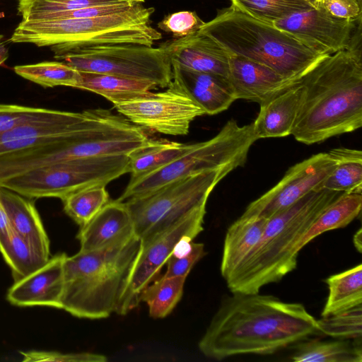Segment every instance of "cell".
I'll list each match as a JSON object with an SVG mask.
<instances>
[{
  "label": "cell",
  "instance_id": "13",
  "mask_svg": "<svg viewBox=\"0 0 362 362\" xmlns=\"http://www.w3.org/2000/svg\"><path fill=\"white\" fill-rule=\"evenodd\" d=\"M334 166L335 160L328 152L295 164L276 185L252 202L240 217L268 219L286 210L308 194L322 189Z\"/></svg>",
  "mask_w": 362,
  "mask_h": 362
},
{
  "label": "cell",
  "instance_id": "21",
  "mask_svg": "<svg viewBox=\"0 0 362 362\" xmlns=\"http://www.w3.org/2000/svg\"><path fill=\"white\" fill-rule=\"evenodd\" d=\"M303 93L301 81L272 99L260 104L252 123L257 139L283 137L291 134Z\"/></svg>",
  "mask_w": 362,
  "mask_h": 362
},
{
  "label": "cell",
  "instance_id": "8",
  "mask_svg": "<svg viewBox=\"0 0 362 362\" xmlns=\"http://www.w3.org/2000/svg\"><path fill=\"white\" fill-rule=\"evenodd\" d=\"M237 167L230 165L199 173L125 201L135 235L145 245L194 209L206 205L217 184Z\"/></svg>",
  "mask_w": 362,
  "mask_h": 362
},
{
  "label": "cell",
  "instance_id": "45",
  "mask_svg": "<svg viewBox=\"0 0 362 362\" xmlns=\"http://www.w3.org/2000/svg\"><path fill=\"white\" fill-rule=\"evenodd\" d=\"M353 242L356 250L361 252L362 249V230L359 228L358 230L355 233L353 238Z\"/></svg>",
  "mask_w": 362,
  "mask_h": 362
},
{
  "label": "cell",
  "instance_id": "31",
  "mask_svg": "<svg viewBox=\"0 0 362 362\" xmlns=\"http://www.w3.org/2000/svg\"><path fill=\"white\" fill-rule=\"evenodd\" d=\"M186 278L160 277L140 293L139 300L146 303L149 315L156 319L168 316L180 300Z\"/></svg>",
  "mask_w": 362,
  "mask_h": 362
},
{
  "label": "cell",
  "instance_id": "38",
  "mask_svg": "<svg viewBox=\"0 0 362 362\" xmlns=\"http://www.w3.org/2000/svg\"><path fill=\"white\" fill-rule=\"evenodd\" d=\"M136 4H138V2L125 1L117 4L90 6L71 11L45 14L40 16L35 20L95 18L127 11L134 6Z\"/></svg>",
  "mask_w": 362,
  "mask_h": 362
},
{
  "label": "cell",
  "instance_id": "34",
  "mask_svg": "<svg viewBox=\"0 0 362 362\" xmlns=\"http://www.w3.org/2000/svg\"><path fill=\"white\" fill-rule=\"evenodd\" d=\"M231 6L258 20L273 25L293 13L313 6L304 0H230Z\"/></svg>",
  "mask_w": 362,
  "mask_h": 362
},
{
  "label": "cell",
  "instance_id": "14",
  "mask_svg": "<svg viewBox=\"0 0 362 362\" xmlns=\"http://www.w3.org/2000/svg\"><path fill=\"white\" fill-rule=\"evenodd\" d=\"M358 19L331 15L320 4L317 8L293 13L273 25L295 37L322 55L346 49Z\"/></svg>",
  "mask_w": 362,
  "mask_h": 362
},
{
  "label": "cell",
  "instance_id": "18",
  "mask_svg": "<svg viewBox=\"0 0 362 362\" xmlns=\"http://www.w3.org/2000/svg\"><path fill=\"white\" fill-rule=\"evenodd\" d=\"M171 66L170 83L191 99L205 115L220 113L237 100L228 78L193 71L179 65Z\"/></svg>",
  "mask_w": 362,
  "mask_h": 362
},
{
  "label": "cell",
  "instance_id": "19",
  "mask_svg": "<svg viewBox=\"0 0 362 362\" xmlns=\"http://www.w3.org/2000/svg\"><path fill=\"white\" fill-rule=\"evenodd\" d=\"M160 47L168 55L171 65L228 78L230 54L214 40L199 32L165 42Z\"/></svg>",
  "mask_w": 362,
  "mask_h": 362
},
{
  "label": "cell",
  "instance_id": "26",
  "mask_svg": "<svg viewBox=\"0 0 362 362\" xmlns=\"http://www.w3.org/2000/svg\"><path fill=\"white\" fill-rule=\"evenodd\" d=\"M194 144H182L165 139H151L145 146L128 156V173L131 179L156 170L190 150Z\"/></svg>",
  "mask_w": 362,
  "mask_h": 362
},
{
  "label": "cell",
  "instance_id": "1",
  "mask_svg": "<svg viewBox=\"0 0 362 362\" xmlns=\"http://www.w3.org/2000/svg\"><path fill=\"white\" fill-rule=\"evenodd\" d=\"M223 299L199 341L206 357L272 354L320 334L315 319L299 303L271 295L232 293Z\"/></svg>",
  "mask_w": 362,
  "mask_h": 362
},
{
  "label": "cell",
  "instance_id": "6",
  "mask_svg": "<svg viewBox=\"0 0 362 362\" xmlns=\"http://www.w3.org/2000/svg\"><path fill=\"white\" fill-rule=\"evenodd\" d=\"M153 8L141 3L111 15L86 18L22 20L11 41L50 47L54 56L95 45L139 44L152 46L162 35L150 24Z\"/></svg>",
  "mask_w": 362,
  "mask_h": 362
},
{
  "label": "cell",
  "instance_id": "44",
  "mask_svg": "<svg viewBox=\"0 0 362 362\" xmlns=\"http://www.w3.org/2000/svg\"><path fill=\"white\" fill-rule=\"evenodd\" d=\"M8 57V50L4 41V36L0 35V65Z\"/></svg>",
  "mask_w": 362,
  "mask_h": 362
},
{
  "label": "cell",
  "instance_id": "24",
  "mask_svg": "<svg viewBox=\"0 0 362 362\" xmlns=\"http://www.w3.org/2000/svg\"><path fill=\"white\" fill-rule=\"evenodd\" d=\"M77 88L100 95L114 105L149 95L158 86L153 83L111 74L80 71Z\"/></svg>",
  "mask_w": 362,
  "mask_h": 362
},
{
  "label": "cell",
  "instance_id": "22",
  "mask_svg": "<svg viewBox=\"0 0 362 362\" xmlns=\"http://www.w3.org/2000/svg\"><path fill=\"white\" fill-rule=\"evenodd\" d=\"M0 199L12 230L49 257V240L31 199L0 186Z\"/></svg>",
  "mask_w": 362,
  "mask_h": 362
},
{
  "label": "cell",
  "instance_id": "2",
  "mask_svg": "<svg viewBox=\"0 0 362 362\" xmlns=\"http://www.w3.org/2000/svg\"><path fill=\"white\" fill-rule=\"evenodd\" d=\"M302 99L291 135L320 143L362 126V55L339 51L318 62L301 79Z\"/></svg>",
  "mask_w": 362,
  "mask_h": 362
},
{
  "label": "cell",
  "instance_id": "36",
  "mask_svg": "<svg viewBox=\"0 0 362 362\" xmlns=\"http://www.w3.org/2000/svg\"><path fill=\"white\" fill-rule=\"evenodd\" d=\"M127 0H20L18 14L24 21L35 20L41 16L71 11L90 6L112 4Z\"/></svg>",
  "mask_w": 362,
  "mask_h": 362
},
{
  "label": "cell",
  "instance_id": "40",
  "mask_svg": "<svg viewBox=\"0 0 362 362\" xmlns=\"http://www.w3.org/2000/svg\"><path fill=\"white\" fill-rule=\"evenodd\" d=\"M23 356V361H70V362H104L105 356L95 353L62 354L57 351H20Z\"/></svg>",
  "mask_w": 362,
  "mask_h": 362
},
{
  "label": "cell",
  "instance_id": "20",
  "mask_svg": "<svg viewBox=\"0 0 362 362\" xmlns=\"http://www.w3.org/2000/svg\"><path fill=\"white\" fill-rule=\"evenodd\" d=\"M135 235L133 221L124 202L109 201L86 225L77 238L80 251H93L126 243Z\"/></svg>",
  "mask_w": 362,
  "mask_h": 362
},
{
  "label": "cell",
  "instance_id": "39",
  "mask_svg": "<svg viewBox=\"0 0 362 362\" xmlns=\"http://www.w3.org/2000/svg\"><path fill=\"white\" fill-rule=\"evenodd\" d=\"M204 23L195 12L182 11L168 15L158 23V27L180 38L197 33Z\"/></svg>",
  "mask_w": 362,
  "mask_h": 362
},
{
  "label": "cell",
  "instance_id": "28",
  "mask_svg": "<svg viewBox=\"0 0 362 362\" xmlns=\"http://www.w3.org/2000/svg\"><path fill=\"white\" fill-rule=\"evenodd\" d=\"M361 194L343 193L329 204L310 226L299 244V250L322 233L346 227L361 214Z\"/></svg>",
  "mask_w": 362,
  "mask_h": 362
},
{
  "label": "cell",
  "instance_id": "35",
  "mask_svg": "<svg viewBox=\"0 0 362 362\" xmlns=\"http://www.w3.org/2000/svg\"><path fill=\"white\" fill-rule=\"evenodd\" d=\"M320 334L341 339L362 337V305L317 320Z\"/></svg>",
  "mask_w": 362,
  "mask_h": 362
},
{
  "label": "cell",
  "instance_id": "33",
  "mask_svg": "<svg viewBox=\"0 0 362 362\" xmlns=\"http://www.w3.org/2000/svg\"><path fill=\"white\" fill-rule=\"evenodd\" d=\"M106 186L87 187L62 199L65 213L80 227L88 223L110 201Z\"/></svg>",
  "mask_w": 362,
  "mask_h": 362
},
{
  "label": "cell",
  "instance_id": "23",
  "mask_svg": "<svg viewBox=\"0 0 362 362\" xmlns=\"http://www.w3.org/2000/svg\"><path fill=\"white\" fill-rule=\"evenodd\" d=\"M267 219L241 218L228 228L221 262V274L226 280L259 242Z\"/></svg>",
  "mask_w": 362,
  "mask_h": 362
},
{
  "label": "cell",
  "instance_id": "37",
  "mask_svg": "<svg viewBox=\"0 0 362 362\" xmlns=\"http://www.w3.org/2000/svg\"><path fill=\"white\" fill-rule=\"evenodd\" d=\"M62 110L0 104V134L21 123L59 116Z\"/></svg>",
  "mask_w": 362,
  "mask_h": 362
},
{
  "label": "cell",
  "instance_id": "41",
  "mask_svg": "<svg viewBox=\"0 0 362 362\" xmlns=\"http://www.w3.org/2000/svg\"><path fill=\"white\" fill-rule=\"evenodd\" d=\"M205 255L204 244L192 242L191 250L186 255L176 257L171 255L169 257L165 263L166 272L161 277L182 276L187 278L194 264Z\"/></svg>",
  "mask_w": 362,
  "mask_h": 362
},
{
  "label": "cell",
  "instance_id": "11",
  "mask_svg": "<svg viewBox=\"0 0 362 362\" xmlns=\"http://www.w3.org/2000/svg\"><path fill=\"white\" fill-rule=\"evenodd\" d=\"M205 214L206 206L199 207L142 245L116 313L126 315L139 305L141 292L156 280L178 242L183 238L194 240L204 230Z\"/></svg>",
  "mask_w": 362,
  "mask_h": 362
},
{
  "label": "cell",
  "instance_id": "29",
  "mask_svg": "<svg viewBox=\"0 0 362 362\" xmlns=\"http://www.w3.org/2000/svg\"><path fill=\"white\" fill-rule=\"evenodd\" d=\"M335 166L321 185L322 189L341 192H362V152L345 147L330 150Z\"/></svg>",
  "mask_w": 362,
  "mask_h": 362
},
{
  "label": "cell",
  "instance_id": "4",
  "mask_svg": "<svg viewBox=\"0 0 362 362\" xmlns=\"http://www.w3.org/2000/svg\"><path fill=\"white\" fill-rule=\"evenodd\" d=\"M141 248L135 235L120 245L66 256L62 309L90 320L116 313Z\"/></svg>",
  "mask_w": 362,
  "mask_h": 362
},
{
  "label": "cell",
  "instance_id": "42",
  "mask_svg": "<svg viewBox=\"0 0 362 362\" xmlns=\"http://www.w3.org/2000/svg\"><path fill=\"white\" fill-rule=\"evenodd\" d=\"M320 3L335 17L354 20L361 17V2L358 0H321Z\"/></svg>",
  "mask_w": 362,
  "mask_h": 362
},
{
  "label": "cell",
  "instance_id": "3",
  "mask_svg": "<svg viewBox=\"0 0 362 362\" xmlns=\"http://www.w3.org/2000/svg\"><path fill=\"white\" fill-rule=\"evenodd\" d=\"M341 192L313 191L286 210L267 219L255 247L226 280L232 293H256L279 281L296 269L299 244L322 211Z\"/></svg>",
  "mask_w": 362,
  "mask_h": 362
},
{
  "label": "cell",
  "instance_id": "15",
  "mask_svg": "<svg viewBox=\"0 0 362 362\" xmlns=\"http://www.w3.org/2000/svg\"><path fill=\"white\" fill-rule=\"evenodd\" d=\"M103 109L62 111L55 117L28 121L0 134V156L64 137L94 121Z\"/></svg>",
  "mask_w": 362,
  "mask_h": 362
},
{
  "label": "cell",
  "instance_id": "47",
  "mask_svg": "<svg viewBox=\"0 0 362 362\" xmlns=\"http://www.w3.org/2000/svg\"><path fill=\"white\" fill-rule=\"evenodd\" d=\"M127 1L142 3V2H144L145 0H127Z\"/></svg>",
  "mask_w": 362,
  "mask_h": 362
},
{
  "label": "cell",
  "instance_id": "43",
  "mask_svg": "<svg viewBox=\"0 0 362 362\" xmlns=\"http://www.w3.org/2000/svg\"><path fill=\"white\" fill-rule=\"evenodd\" d=\"M12 231L8 214L0 199V242L6 239Z\"/></svg>",
  "mask_w": 362,
  "mask_h": 362
},
{
  "label": "cell",
  "instance_id": "30",
  "mask_svg": "<svg viewBox=\"0 0 362 362\" xmlns=\"http://www.w3.org/2000/svg\"><path fill=\"white\" fill-rule=\"evenodd\" d=\"M0 252L11 269L15 281L40 269L49 259L13 230L6 239L0 242Z\"/></svg>",
  "mask_w": 362,
  "mask_h": 362
},
{
  "label": "cell",
  "instance_id": "5",
  "mask_svg": "<svg viewBox=\"0 0 362 362\" xmlns=\"http://www.w3.org/2000/svg\"><path fill=\"white\" fill-rule=\"evenodd\" d=\"M228 53L264 64L287 78H303L327 55L274 25L258 21L230 6L218 11L198 31Z\"/></svg>",
  "mask_w": 362,
  "mask_h": 362
},
{
  "label": "cell",
  "instance_id": "48",
  "mask_svg": "<svg viewBox=\"0 0 362 362\" xmlns=\"http://www.w3.org/2000/svg\"><path fill=\"white\" fill-rule=\"evenodd\" d=\"M18 1H20V0H18Z\"/></svg>",
  "mask_w": 362,
  "mask_h": 362
},
{
  "label": "cell",
  "instance_id": "12",
  "mask_svg": "<svg viewBox=\"0 0 362 362\" xmlns=\"http://www.w3.org/2000/svg\"><path fill=\"white\" fill-rule=\"evenodd\" d=\"M164 91L115 107L134 124L159 134H187L192 122L204 114L191 99L171 83Z\"/></svg>",
  "mask_w": 362,
  "mask_h": 362
},
{
  "label": "cell",
  "instance_id": "9",
  "mask_svg": "<svg viewBox=\"0 0 362 362\" xmlns=\"http://www.w3.org/2000/svg\"><path fill=\"white\" fill-rule=\"evenodd\" d=\"M128 173V156H101L69 160L38 168L0 183L30 199H61L78 190L106 186Z\"/></svg>",
  "mask_w": 362,
  "mask_h": 362
},
{
  "label": "cell",
  "instance_id": "10",
  "mask_svg": "<svg viewBox=\"0 0 362 362\" xmlns=\"http://www.w3.org/2000/svg\"><path fill=\"white\" fill-rule=\"evenodd\" d=\"M79 71L106 74L143 80L167 88L172 66L159 47L139 44H112L78 48L54 56Z\"/></svg>",
  "mask_w": 362,
  "mask_h": 362
},
{
  "label": "cell",
  "instance_id": "7",
  "mask_svg": "<svg viewBox=\"0 0 362 362\" xmlns=\"http://www.w3.org/2000/svg\"><path fill=\"white\" fill-rule=\"evenodd\" d=\"M252 124L241 126L228 120L213 138L199 143L163 167L130 180L119 201L140 197L162 186L199 173L233 165L243 167L257 141Z\"/></svg>",
  "mask_w": 362,
  "mask_h": 362
},
{
  "label": "cell",
  "instance_id": "16",
  "mask_svg": "<svg viewBox=\"0 0 362 362\" xmlns=\"http://www.w3.org/2000/svg\"><path fill=\"white\" fill-rule=\"evenodd\" d=\"M228 78L238 99L262 104L300 82L247 58L230 54Z\"/></svg>",
  "mask_w": 362,
  "mask_h": 362
},
{
  "label": "cell",
  "instance_id": "17",
  "mask_svg": "<svg viewBox=\"0 0 362 362\" xmlns=\"http://www.w3.org/2000/svg\"><path fill=\"white\" fill-rule=\"evenodd\" d=\"M67 255L59 253L40 269L16 281L6 298L19 307L47 306L62 309L64 262Z\"/></svg>",
  "mask_w": 362,
  "mask_h": 362
},
{
  "label": "cell",
  "instance_id": "32",
  "mask_svg": "<svg viewBox=\"0 0 362 362\" xmlns=\"http://www.w3.org/2000/svg\"><path fill=\"white\" fill-rule=\"evenodd\" d=\"M13 69L20 76L44 88L64 86L77 88L81 80L80 71L63 62L18 65Z\"/></svg>",
  "mask_w": 362,
  "mask_h": 362
},
{
  "label": "cell",
  "instance_id": "25",
  "mask_svg": "<svg viewBox=\"0 0 362 362\" xmlns=\"http://www.w3.org/2000/svg\"><path fill=\"white\" fill-rule=\"evenodd\" d=\"M294 345L291 360L294 362H361V339L322 341L302 340Z\"/></svg>",
  "mask_w": 362,
  "mask_h": 362
},
{
  "label": "cell",
  "instance_id": "46",
  "mask_svg": "<svg viewBox=\"0 0 362 362\" xmlns=\"http://www.w3.org/2000/svg\"><path fill=\"white\" fill-rule=\"evenodd\" d=\"M311 5L313 8H317L320 4L321 0H304Z\"/></svg>",
  "mask_w": 362,
  "mask_h": 362
},
{
  "label": "cell",
  "instance_id": "27",
  "mask_svg": "<svg viewBox=\"0 0 362 362\" xmlns=\"http://www.w3.org/2000/svg\"><path fill=\"white\" fill-rule=\"evenodd\" d=\"M329 294L321 316L340 313L362 305V265L361 264L332 275L325 280Z\"/></svg>",
  "mask_w": 362,
  "mask_h": 362
}]
</instances>
